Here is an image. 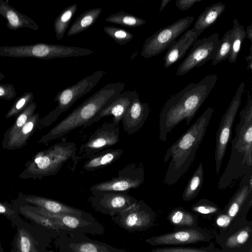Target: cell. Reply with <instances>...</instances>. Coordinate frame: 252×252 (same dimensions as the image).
<instances>
[{
	"mask_svg": "<svg viewBox=\"0 0 252 252\" xmlns=\"http://www.w3.org/2000/svg\"><path fill=\"white\" fill-rule=\"evenodd\" d=\"M19 210L22 214L37 223L49 229L59 230L58 226L52 220L33 211L29 206L21 205L19 207Z\"/></svg>",
	"mask_w": 252,
	"mask_h": 252,
	"instance_id": "35",
	"label": "cell"
},
{
	"mask_svg": "<svg viewBox=\"0 0 252 252\" xmlns=\"http://www.w3.org/2000/svg\"><path fill=\"white\" fill-rule=\"evenodd\" d=\"M202 0H177L175 5L179 10L182 11L189 9L194 4L200 2Z\"/></svg>",
	"mask_w": 252,
	"mask_h": 252,
	"instance_id": "43",
	"label": "cell"
},
{
	"mask_svg": "<svg viewBox=\"0 0 252 252\" xmlns=\"http://www.w3.org/2000/svg\"><path fill=\"white\" fill-rule=\"evenodd\" d=\"M225 9V5L221 2L206 7L198 17L192 29L203 32L217 21Z\"/></svg>",
	"mask_w": 252,
	"mask_h": 252,
	"instance_id": "25",
	"label": "cell"
},
{
	"mask_svg": "<svg viewBox=\"0 0 252 252\" xmlns=\"http://www.w3.org/2000/svg\"><path fill=\"white\" fill-rule=\"evenodd\" d=\"M40 119L39 113H34L23 127L8 141L2 144V148L12 150L21 148L26 145L30 138L38 128Z\"/></svg>",
	"mask_w": 252,
	"mask_h": 252,
	"instance_id": "23",
	"label": "cell"
},
{
	"mask_svg": "<svg viewBox=\"0 0 252 252\" xmlns=\"http://www.w3.org/2000/svg\"><path fill=\"white\" fill-rule=\"evenodd\" d=\"M236 134L231 140V154L218 189H225L246 173L252 171V99L250 97L240 112Z\"/></svg>",
	"mask_w": 252,
	"mask_h": 252,
	"instance_id": "3",
	"label": "cell"
},
{
	"mask_svg": "<svg viewBox=\"0 0 252 252\" xmlns=\"http://www.w3.org/2000/svg\"><path fill=\"white\" fill-rule=\"evenodd\" d=\"M120 127L113 122L104 123L82 144L77 154V161L88 158L102 150L116 145L120 141Z\"/></svg>",
	"mask_w": 252,
	"mask_h": 252,
	"instance_id": "11",
	"label": "cell"
},
{
	"mask_svg": "<svg viewBox=\"0 0 252 252\" xmlns=\"http://www.w3.org/2000/svg\"><path fill=\"white\" fill-rule=\"evenodd\" d=\"M104 32L120 45L126 44L132 39L133 34L129 31L113 26H105Z\"/></svg>",
	"mask_w": 252,
	"mask_h": 252,
	"instance_id": "37",
	"label": "cell"
},
{
	"mask_svg": "<svg viewBox=\"0 0 252 252\" xmlns=\"http://www.w3.org/2000/svg\"><path fill=\"white\" fill-rule=\"evenodd\" d=\"M145 180V173L141 163H132L119 170L117 177L96 183L90 188L93 195L117 192H128L140 187Z\"/></svg>",
	"mask_w": 252,
	"mask_h": 252,
	"instance_id": "8",
	"label": "cell"
},
{
	"mask_svg": "<svg viewBox=\"0 0 252 252\" xmlns=\"http://www.w3.org/2000/svg\"><path fill=\"white\" fill-rule=\"evenodd\" d=\"M218 80L216 74L206 75L197 83H191L169 98L159 115V138L167 140V134L180 122L189 124L208 97Z\"/></svg>",
	"mask_w": 252,
	"mask_h": 252,
	"instance_id": "1",
	"label": "cell"
},
{
	"mask_svg": "<svg viewBox=\"0 0 252 252\" xmlns=\"http://www.w3.org/2000/svg\"><path fill=\"white\" fill-rule=\"evenodd\" d=\"M0 15L6 19V27L11 30L24 28L34 31L39 29L38 26L32 19L11 6L8 0H0Z\"/></svg>",
	"mask_w": 252,
	"mask_h": 252,
	"instance_id": "22",
	"label": "cell"
},
{
	"mask_svg": "<svg viewBox=\"0 0 252 252\" xmlns=\"http://www.w3.org/2000/svg\"><path fill=\"white\" fill-rule=\"evenodd\" d=\"M76 144L63 139L48 149L36 153L25 164V168L18 177L21 179H41L56 175L63 165L70 159L73 168L77 164Z\"/></svg>",
	"mask_w": 252,
	"mask_h": 252,
	"instance_id": "5",
	"label": "cell"
},
{
	"mask_svg": "<svg viewBox=\"0 0 252 252\" xmlns=\"http://www.w3.org/2000/svg\"><path fill=\"white\" fill-rule=\"evenodd\" d=\"M205 236L201 231L193 228L186 229L154 236L146 241L153 246L184 245L204 241Z\"/></svg>",
	"mask_w": 252,
	"mask_h": 252,
	"instance_id": "20",
	"label": "cell"
},
{
	"mask_svg": "<svg viewBox=\"0 0 252 252\" xmlns=\"http://www.w3.org/2000/svg\"><path fill=\"white\" fill-rule=\"evenodd\" d=\"M203 32L192 29L185 32L167 49L164 58V66L168 68L182 59Z\"/></svg>",
	"mask_w": 252,
	"mask_h": 252,
	"instance_id": "21",
	"label": "cell"
},
{
	"mask_svg": "<svg viewBox=\"0 0 252 252\" xmlns=\"http://www.w3.org/2000/svg\"><path fill=\"white\" fill-rule=\"evenodd\" d=\"M29 207L33 211L52 220L59 230L65 233L101 234L104 231L102 226L96 221L85 220L71 215L51 213L34 206Z\"/></svg>",
	"mask_w": 252,
	"mask_h": 252,
	"instance_id": "12",
	"label": "cell"
},
{
	"mask_svg": "<svg viewBox=\"0 0 252 252\" xmlns=\"http://www.w3.org/2000/svg\"><path fill=\"white\" fill-rule=\"evenodd\" d=\"M16 92L11 84H0V99L10 100L16 97Z\"/></svg>",
	"mask_w": 252,
	"mask_h": 252,
	"instance_id": "40",
	"label": "cell"
},
{
	"mask_svg": "<svg viewBox=\"0 0 252 252\" xmlns=\"http://www.w3.org/2000/svg\"><path fill=\"white\" fill-rule=\"evenodd\" d=\"M83 233L68 234L63 236V252H126L108 245L92 240Z\"/></svg>",
	"mask_w": 252,
	"mask_h": 252,
	"instance_id": "16",
	"label": "cell"
},
{
	"mask_svg": "<svg viewBox=\"0 0 252 252\" xmlns=\"http://www.w3.org/2000/svg\"><path fill=\"white\" fill-rule=\"evenodd\" d=\"M135 91L121 93L111 103L100 110L85 126L87 127L106 116H112L113 123L116 126L121 121L125 112L133 100L138 96Z\"/></svg>",
	"mask_w": 252,
	"mask_h": 252,
	"instance_id": "18",
	"label": "cell"
},
{
	"mask_svg": "<svg viewBox=\"0 0 252 252\" xmlns=\"http://www.w3.org/2000/svg\"><path fill=\"white\" fill-rule=\"evenodd\" d=\"M123 153L121 149H110L98 152L87 158L83 168L90 172L103 168L118 159Z\"/></svg>",
	"mask_w": 252,
	"mask_h": 252,
	"instance_id": "24",
	"label": "cell"
},
{
	"mask_svg": "<svg viewBox=\"0 0 252 252\" xmlns=\"http://www.w3.org/2000/svg\"><path fill=\"white\" fill-rule=\"evenodd\" d=\"M150 112L147 102H142L139 96L134 98L122 119L124 130L128 134H133L143 126Z\"/></svg>",
	"mask_w": 252,
	"mask_h": 252,
	"instance_id": "19",
	"label": "cell"
},
{
	"mask_svg": "<svg viewBox=\"0 0 252 252\" xmlns=\"http://www.w3.org/2000/svg\"><path fill=\"white\" fill-rule=\"evenodd\" d=\"M103 70H98L87 76L78 82L59 92L54 102H57V107L46 116L40 119L38 128L50 126L59 117L68 110L78 99L90 92L105 74Z\"/></svg>",
	"mask_w": 252,
	"mask_h": 252,
	"instance_id": "6",
	"label": "cell"
},
{
	"mask_svg": "<svg viewBox=\"0 0 252 252\" xmlns=\"http://www.w3.org/2000/svg\"><path fill=\"white\" fill-rule=\"evenodd\" d=\"M231 30L227 31L221 39L219 40V44L216 54L212 59V65H215L223 61L228 59L231 53V45L230 40Z\"/></svg>",
	"mask_w": 252,
	"mask_h": 252,
	"instance_id": "33",
	"label": "cell"
},
{
	"mask_svg": "<svg viewBox=\"0 0 252 252\" xmlns=\"http://www.w3.org/2000/svg\"><path fill=\"white\" fill-rule=\"evenodd\" d=\"M5 78V75L2 73L1 72H0V81L4 79Z\"/></svg>",
	"mask_w": 252,
	"mask_h": 252,
	"instance_id": "48",
	"label": "cell"
},
{
	"mask_svg": "<svg viewBox=\"0 0 252 252\" xmlns=\"http://www.w3.org/2000/svg\"><path fill=\"white\" fill-rule=\"evenodd\" d=\"M194 19L193 16H187L159 29L145 40L141 52V56L148 59L157 56L168 49L177 38L189 28Z\"/></svg>",
	"mask_w": 252,
	"mask_h": 252,
	"instance_id": "7",
	"label": "cell"
},
{
	"mask_svg": "<svg viewBox=\"0 0 252 252\" xmlns=\"http://www.w3.org/2000/svg\"><path fill=\"white\" fill-rule=\"evenodd\" d=\"M230 223L228 218L222 213L219 215L216 220L217 225L222 228L227 227Z\"/></svg>",
	"mask_w": 252,
	"mask_h": 252,
	"instance_id": "44",
	"label": "cell"
},
{
	"mask_svg": "<svg viewBox=\"0 0 252 252\" xmlns=\"http://www.w3.org/2000/svg\"><path fill=\"white\" fill-rule=\"evenodd\" d=\"M245 83L242 82L225 112L222 116L216 135L215 160L216 173L219 174L222 161L229 141L232 126L241 103Z\"/></svg>",
	"mask_w": 252,
	"mask_h": 252,
	"instance_id": "9",
	"label": "cell"
},
{
	"mask_svg": "<svg viewBox=\"0 0 252 252\" xmlns=\"http://www.w3.org/2000/svg\"><path fill=\"white\" fill-rule=\"evenodd\" d=\"M250 53L249 55H248V56L244 55V57L245 58V59L248 63V64L247 69H250L251 70H252V45L250 46Z\"/></svg>",
	"mask_w": 252,
	"mask_h": 252,
	"instance_id": "45",
	"label": "cell"
},
{
	"mask_svg": "<svg viewBox=\"0 0 252 252\" xmlns=\"http://www.w3.org/2000/svg\"><path fill=\"white\" fill-rule=\"evenodd\" d=\"M112 218L119 225L130 231L141 230L149 227L153 219L151 209L142 200L138 201Z\"/></svg>",
	"mask_w": 252,
	"mask_h": 252,
	"instance_id": "13",
	"label": "cell"
},
{
	"mask_svg": "<svg viewBox=\"0 0 252 252\" xmlns=\"http://www.w3.org/2000/svg\"><path fill=\"white\" fill-rule=\"evenodd\" d=\"M18 199L49 213L71 215L85 220L95 221L91 214L50 198L19 192Z\"/></svg>",
	"mask_w": 252,
	"mask_h": 252,
	"instance_id": "15",
	"label": "cell"
},
{
	"mask_svg": "<svg viewBox=\"0 0 252 252\" xmlns=\"http://www.w3.org/2000/svg\"><path fill=\"white\" fill-rule=\"evenodd\" d=\"M125 83H109L89 97L38 140L45 144L63 137L72 130L86 125L124 91Z\"/></svg>",
	"mask_w": 252,
	"mask_h": 252,
	"instance_id": "4",
	"label": "cell"
},
{
	"mask_svg": "<svg viewBox=\"0 0 252 252\" xmlns=\"http://www.w3.org/2000/svg\"><path fill=\"white\" fill-rule=\"evenodd\" d=\"M214 112L209 107L196 121L167 150L164 162L170 160L163 183L175 184L186 173L194 160Z\"/></svg>",
	"mask_w": 252,
	"mask_h": 252,
	"instance_id": "2",
	"label": "cell"
},
{
	"mask_svg": "<svg viewBox=\"0 0 252 252\" xmlns=\"http://www.w3.org/2000/svg\"><path fill=\"white\" fill-rule=\"evenodd\" d=\"M33 99V94L32 92H25L17 97L5 115V118L8 119L17 117L32 102Z\"/></svg>",
	"mask_w": 252,
	"mask_h": 252,
	"instance_id": "34",
	"label": "cell"
},
{
	"mask_svg": "<svg viewBox=\"0 0 252 252\" xmlns=\"http://www.w3.org/2000/svg\"><path fill=\"white\" fill-rule=\"evenodd\" d=\"M16 245L17 252H38L31 235L24 228L18 230Z\"/></svg>",
	"mask_w": 252,
	"mask_h": 252,
	"instance_id": "36",
	"label": "cell"
},
{
	"mask_svg": "<svg viewBox=\"0 0 252 252\" xmlns=\"http://www.w3.org/2000/svg\"><path fill=\"white\" fill-rule=\"evenodd\" d=\"M252 229L246 226L229 237L225 242V245L229 248L239 247L244 244L249 239Z\"/></svg>",
	"mask_w": 252,
	"mask_h": 252,
	"instance_id": "38",
	"label": "cell"
},
{
	"mask_svg": "<svg viewBox=\"0 0 252 252\" xmlns=\"http://www.w3.org/2000/svg\"><path fill=\"white\" fill-rule=\"evenodd\" d=\"M167 219L172 224L178 226H192L196 221L194 215L181 208L173 209Z\"/></svg>",
	"mask_w": 252,
	"mask_h": 252,
	"instance_id": "32",
	"label": "cell"
},
{
	"mask_svg": "<svg viewBox=\"0 0 252 252\" xmlns=\"http://www.w3.org/2000/svg\"><path fill=\"white\" fill-rule=\"evenodd\" d=\"M92 207L97 211L112 217L125 211L138 200L128 192H107L90 197Z\"/></svg>",
	"mask_w": 252,
	"mask_h": 252,
	"instance_id": "14",
	"label": "cell"
},
{
	"mask_svg": "<svg viewBox=\"0 0 252 252\" xmlns=\"http://www.w3.org/2000/svg\"><path fill=\"white\" fill-rule=\"evenodd\" d=\"M246 38L250 39L252 42V25L250 24L247 27L246 31Z\"/></svg>",
	"mask_w": 252,
	"mask_h": 252,
	"instance_id": "46",
	"label": "cell"
},
{
	"mask_svg": "<svg viewBox=\"0 0 252 252\" xmlns=\"http://www.w3.org/2000/svg\"><path fill=\"white\" fill-rule=\"evenodd\" d=\"M252 202V171L246 173L239 187L226 206L223 213L231 222L244 206H250Z\"/></svg>",
	"mask_w": 252,
	"mask_h": 252,
	"instance_id": "17",
	"label": "cell"
},
{
	"mask_svg": "<svg viewBox=\"0 0 252 252\" xmlns=\"http://www.w3.org/2000/svg\"><path fill=\"white\" fill-rule=\"evenodd\" d=\"M0 214L11 219L18 217L17 212L10 204L1 201H0Z\"/></svg>",
	"mask_w": 252,
	"mask_h": 252,
	"instance_id": "41",
	"label": "cell"
},
{
	"mask_svg": "<svg viewBox=\"0 0 252 252\" xmlns=\"http://www.w3.org/2000/svg\"><path fill=\"white\" fill-rule=\"evenodd\" d=\"M102 12L100 7L90 9L80 14L74 22L67 32L70 36L78 34L94 24Z\"/></svg>",
	"mask_w": 252,
	"mask_h": 252,
	"instance_id": "26",
	"label": "cell"
},
{
	"mask_svg": "<svg viewBox=\"0 0 252 252\" xmlns=\"http://www.w3.org/2000/svg\"><path fill=\"white\" fill-rule=\"evenodd\" d=\"M77 9L76 4L70 5L63 9L56 18L54 28L57 40L63 38Z\"/></svg>",
	"mask_w": 252,
	"mask_h": 252,
	"instance_id": "29",
	"label": "cell"
},
{
	"mask_svg": "<svg viewBox=\"0 0 252 252\" xmlns=\"http://www.w3.org/2000/svg\"><path fill=\"white\" fill-rule=\"evenodd\" d=\"M219 44L218 32L202 39H197L186 58L178 66L176 75L182 76L194 67H199L214 58Z\"/></svg>",
	"mask_w": 252,
	"mask_h": 252,
	"instance_id": "10",
	"label": "cell"
},
{
	"mask_svg": "<svg viewBox=\"0 0 252 252\" xmlns=\"http://www.w3.org/2000/svg\"><path fill=\"white\" fill-rule=\"evenodd\" d=\"M203 181V165L202 162H200L185 188L182 195L183 200L189 201L195 198L200 191Z\"/></svg>",
	"mask_w": 252,
	"mask_h": 252,
	"instance_id": "28",
	"label": "cell"
},
{
	"mask_svg": "<svg viewBox=\"0 0 252 252\" xmlns=\"http://www.w3.org/2000/svg\"><path fill=\"white\" fill-rule=\"evenodd\" d=\"M105 21L129 28H136L146 23V21L137 16L120 10L105 19Z\"/></svg>",
	"mask_w": 252,
	"mask_h": 252,
	"instance_id": "31",
	"label": "cell"
},
{
	"mask_svg": "<svg viewBox=\"0 0 252 252\" xmlns=\"http://www.w3.org/2000/svg\"><path fill=\"white\" fill-rule=\"evenodd\" d=\"M0 252H4L0 243Z\"/></svg>",
	"mask_w": 252,
	"mask_h": 252,
	"instance_id": "49",
	"label": "cell"
},
{
	"mask_svg": "<svg viewBox=\"0 0 252 252\" xmlns=\"http://www.w3.org/2000/svg\"><path fill=\"white\" fill-rule=\"evenodd\" d=\"M191 210L203 215H212L220 211L219 207L213 202L206 199H201L193 204Z\"/></svg>",
	"mask_w": 252,
	"mask_h": 252,
	"instance_id": "39",
	"label": "cell"
},
{
	"mask_svg": "<svg viewBox=\"0 0 252 252\" xmlns=\"http://www.w3.org/2000/svg\"><path fill=\"white\" fill-rule=\"evenodd\" d=\"M171 1V0H162L161 2L160 7L159 9V12H161L165 6Z\"/></svg>",
	"mask_w": 252,
	"mask_h": 252,
	"instance_id": "47",
	"label": "cell"
},
{
	"mask_svg": "<svg viewBox=\"0 0 252 252\" xmlns=\"http://www.w3.org/2000/svg\"><path fill=\"white\" fill-rule=\"evenodd\" d=\"M154 252H208L207 251L190 248H163L157 249Z\"/></svg>",
	"mask_w": 252,
	"mask_h": 252,
	"instance_id": "42",
	"label": "cell"
},
{
	"mask_svg": "<svg viewBox=\"0 0 252 252\" xmlns=\"http://www.w3.org/2000/svg\"><path fill=\"white\" fill-rule=\"evenodd\" d=\"M36 107V103L32 101L17 117L14 124L4 133L2 144L8 141L18 130L25 125L30 118L34 114Z\"/></svg>",
	"mask_w": 252,
	"mask_h": 252,
	"instance_id": "30",
	"label": "cell"
},
{
	"mask_svg": "<svg viewBox=\"0 0 252 252\" xmlns=\"http://www.w3.org/2000/svg\"><path fill=\"white\" fill-rule=\"evenodd\" d=\"M230 30L231 50L228 60L230 63H235L237 61L242 44L246 38V33L244 27L239 23L237 19L233 20V27Z\"/></svg>",
	"mask_w": 252,
	"mask_h": 252,
	"instance_id": "27",
	"label": "cell"
}]
</instances>
